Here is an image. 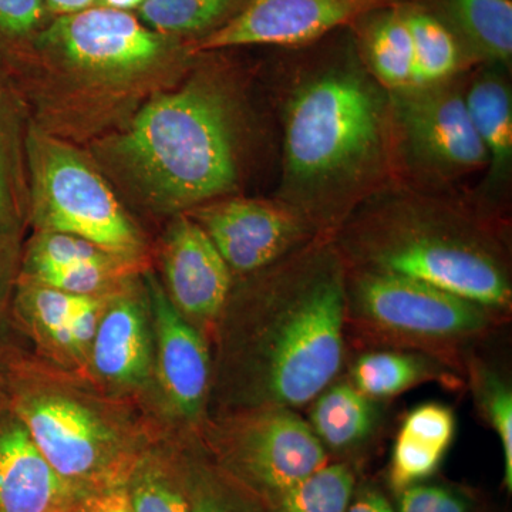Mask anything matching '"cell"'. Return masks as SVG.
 <instances>
[{"mask_svg": "<svg viewBox=\"0 0 512 512\" xmlns=\"http://www.w3.org/2000/svg\"><path fill=\"white\" fill-rule=\"evenodd\" d=\"M269 271L231 318L235 393L251 409L298 410L342 370L348 269L338 249L312 242Z\"/></svg>", "mask_w": 512, "mask_h": 512, "instance_id": "obj_1", "label": "cell"}, {"mask_svg": "<svg viewBox=\"0 0 512 512\" xmlns=\"http://www.w3.org/2000/svg\"><path fill=\"white\" fill-rule=\"evenodd\" d=\"M390 119V100L356 67L306 80L286 109L282 204L319 235L342 227L383 173Z\"/></svg>", "mask_w": 512, "mask_h": 512, "instance_id": "obj_2", "label": "cell"}, {"mask_svg": "<svg viewBox=\"0 0 512 512\" xmlns=\"http://www.w3.org/2000/svg\"><path fill=\"white\" fill-rule=\"evenodd\" d=\"M114 150L140 191L164 210L208 204L237 185L234 117L210 84L192 83L148 103Z\"/></svg>", "mask_w": 512, "mask_h": 512, "instance_id": "obj_3", "label": "cell"}, {"mask_svg": "<svg viewBox=\"0 0 512 512\" xmlns=\"http://www.w3.org/2000/svg\"><path fill=\"white\" fill-rule=\"evenodd\" d=\"M339 255L349 271L404 276L490 309L505 320L512 284L500 248L474 225L416 211H390L343 228Z\"/></svg>", "mask_w": 512, "mask_h": 512, "instance_id": "obj_4", "label": "cell"}, {"mask_svg": "<svg viewBox=\"0 0 512 512\" xmlns=\"http://www.w3.org/2000/svg\"><path fill=\"white\" fill-rule=\"evenodd\" d=\"M503 322L490 309L436 286L348 269L346 332L372 348L423 353L461 375L473 346Z\"/></svg>", "mask_w": 512, "mask_h": 512, "instance_id": "obj_5", "label": "cell"}, {"mask_svg": "<svg viewBox=\"0 0 512 512\" xmlns=\"http://www.w3.org/2000/svg\"><path fill=\"white\" fill-rule=\"evenodd\" d=\"M29 150L33 210L43 232L76 235L117 256L140 251L138 232L113 191L79 154L39 136Z\"/></svg>", "mask_w": 512, "mask_h": 512, "instance_id": "obj_6", "label": "cell"}, {"mask_svg": "<svg viewBox=\"0 0 512 512\" xmlns=\"http://www.w3.org/2000/svg\"><path fill=\"white\" fill-rule=\"evenodd\" d=\"M225 473L266 505L329 463V453L296 410L251 409L221 441Z\"/></svg>", "mask_w": 512, "mask_h": 512, "instance_id": "obj_7", "label": "cell"}, {"mask_svg": "<svg viewBox=\"0 0 512 512\" xmlns=\"http://www.w3.org/2000/svg\"><path fill=\"white\" fill-rule=\"evenodd\" d=\"M12 410L47 463L86 497L126 484L131 476L130 461L121 458L113 436L79 403L19 393Z\"/></svg>", "mask_w": 512, "mask_h": 512, "instance_id": "obj_8", "label": "cell"}, {"mask_svg": "<svg viewBox=\"0 0 512 512\" xmlns=\"http://www.w3.org/2000/svg\"><path fill=\"white\" fill-rule=\"evenodd\" d=\"M389 100L404 151L417 170L450 180L488 165L460 90L440 83L393 92Z\"/></svg>", "mask_w": 512, "mask_h": 512, "instance_id": "obj_9", "label": "cell"}, {"mask_svg": "<svg viewBox=\"0 0 512 512\" xmlns=\"http://www.w3.org/2000/svg\"><path fill=\"white\" fill-rule=\"evenodd\" d=\"M194 214L229 269L238 274L265 271L319 237L282 202L231 198L202 205Z\"/></svg>", "mask_w": 512, "mask_h": 512, "instance_id": "obj_10", "label": "cell"}, {"mask_svg": "<svg viewBox=\"0 0 512 512\" xmlns=\"http://www.w3.org/2000/svg\"><path fill=\"white\" fill-rule=\"evenodd\" d=\"M46 46L84 72L131 74L167 52V36L148 29L126 10L93 8L59 16L47 29Z\"/></svg>", "mask_w": 512, "mask_h": 512, "instance_id": "obj_11", "label": "cell"}, {"mask_svg": "<svg viewBox=\"0 0 512 512\" xmlns=\"http://www.w3.org/2000/svg\"><path fill=\"white\" fill-rule=\"evenodd\" d=\"M394 0H248L231 19L201 39L197 50L249 45L296 46Z\"/></svg>", "mask_w": 512, "mask_h": 512, "instance_id": "obj_12", "label": "cell"}, {"mask_svg": "<svg viewBox=\"0 0 512 512\" xmlns=\"http://www.w3.org/2000/svg\"><path fill=\"white\" fill-rule=\"evenodd\" d=\"M164 266L178 311L201 322L220 318L231 295L232 271L194 218H178L168 231Z\"/></svg>", "mask_w": 512, "mask_h": 512, "instance_id": "obj_13", "label": "cell"}, {"mask_svg": "<svg viewBox=\"0 0 512 512\" xmlns=\"http://www.w3.org/2000/svg\"><path fill=\"white\" fill-rule=\"evenodd\" d=\"M89 500L47 463L13 410L0 412V512H80Z\"/></svg>", "mask_w": 512, "mask_h": 512, "instance_id": "obj_14", "label": "cell"}, {"mask_svg": "<svg viewBox=\"0 0 512 512\" xmlns=\"http://www.w3.org/2000/svg\"><path fill=\"white\" fill-rule=\"evenodd\" d=\"M147 286L156 320L161 382L175 409L184 417L195 419L200 416L210 389L207 345L153 276L148 278Z\"/></svg>", "mask_w": 512, "mask_h": 512, "instance_id": "obj_15", "label": "cell"}, {"mask_svg": "<svg viewBox=\"0 0 512 512\" xmlns=\"http://www.w3.org/2000/svg\"><path fill=\"white\" fill-rule=\"evenodd\" d=\"M456 419L450 407L424 403L407 414L394 441L387 481L394 494L430 480L454 439Z\"/></svg>", "mask_w": 512, "mask_h": 512, "instance_id": "obj_16", "label": "cell"}, {"mask_svg": "<svg viewBox=\"0 0 512 512\" xmlns=\"http://www.w3.org/2000/svg\"><path fill=\"white\" fill-rule=\"evenodd\" d=\"M309 426L328 453L348 456L370 443L380 424V402L346 380L333 382L313 400Z\"/></svg>", "mask_w": 512, "mask_h": 512, "instance_id": "obj_17", "label": "cell"}, {"mask_svg": "<svg viewBox=\"0 0 512 512\" xmlns=\"http://www.w3.org/2000/svg\"><path fill=\"white\" fill-rule=\"evenodd\" d=\"M97 372L111 382L138 383L150 362L146 320L136 303H116L100 318L92 342Z\"/></svg>", "mask_w": 512, "mask_h": 512, "instance_id": "obj_18", "label": "cell"}, {"mask_svg": "<svg viewBox=\"0 0 512 512\" xmlns=\"http://www.w3.org/2000/svg\"><path fill=\"white\" fill-rule=\"evenodd\" d=\"M458 373L434 357L400 349L369 350L350 367L349 382L375 402L429 382H456Z\"/></svg>", "mask_w": 512, "mask_h": 512, "instance_id": "obj_19", "label": "cell"}, {"mask_svg": "<svg viewBox=\"0 0 512 512\" xmlns=\"http://www.w3.org/2000/svg\"><path fill=\"white\" fill-rule=\"evenodd\" d=\"M471 123L485 148L493 183L510 173L512 161V99L504 80L483 76L464 94Z\"/></svg>", "mask_w": 512, "mask_h": 512, "instance_id": "obj_20", "label": "cell"}, {"mask_svg": "<svg viewBox=\"0 0 512 512\" xmlns=\"http://www.w3.org/2000/svg\"><path fill=\"white\" fill-rule=\"evenodd\" d=\"M365 53L380 86L390 93L412 89L413 42L406 10L384 13L370 26Z\"/></svg>", "mask_w": 512, "mask_h": 512, "instance_id": "obj_21", "label": "cell"}, {"mask_svg": "<svg viewBox=\"0 0 512 512\" xmlns=\"http://www.w3.org/2000/svg\"><path fill=\"white\" fill-rule=\"evenodd\" d=\"M447 9L461 35L478 55L510 63L511 0H447Z\"/></svg>", "mask_w": 512, "mask_h": 512, "instance_id": "obj_22", "label": "cell"}, {"mask_svg": "<svg viewBox=\"0 0 512 512\" xmlns=\"http://www.w3.org/2000/svg\"><path fill=\"white\" fill-rule=\"evenodd\" d=\"M413 42V86L446 83L460 70L463 53L450 29L423 10H406Z\"/></svg>", "mask_w": 512, "mask_h": 512, "instance_id": "obj_23", "label": "cell"}, {"mask_svg": "<svg viewBox=\"0 0 512 512\" xmlns=\"http://www.w3.org/2000/svg\"><path fill=\"white\" fill-rule=\"evenodd\" d=\"M478 412L497 434L503 451V483L512 491V389L507 376L490 363L470 355L464 366Z\"/></svg>", "mask_w": 512, "mask_h": 512, "instance_id": "obj_24", "label": "cell"}, {"mask_svg": "<svg viewBox=\"0 0 512 512\" xmlns=\"http://www.w3.org/2000/svg\"><path fill=\"white\" fill-rule=\"evenodd\" d=\"M357 484L352 463L329 461L266 507L269 512H346Z\"/></svg>", "mask_w": 512, "mask_h": 512, "instance_id": "obj_25", "label": "cell"}, {"mask_svg": "<svg viewBox=\"0 0 512 512\" xmlns=\"http://www.w3.org/2000/svg\"><path fill=\"white\" fill-rule=\"evenodd\" d=\"M234 3L235 0H146L138 8V15L148 29L160 35H185L220 25Z\"/></svg>", "mask_w": 512, "mask_h": 512, "instance_id": "obj_26", "label": "cell"}, {"mask_svg": "<svg viewBox=\"0 0 512 512\" xmlns=\"http://www.w3.org/2000/svg\"><path fill=\"white\" fill-rule=\"evenodd\" d=\"M87 298L89 296L73 295L25 281L19 295V306L23 316L32 320L37 329L47 333L57 345L66 348L70 320Z\"/></svg>", "mask_w": 512, "mask_h": 512, "instance_id": "obj_27", "label": "cell"}, {"mask_svg": "<svg viewBox=\"0 0 512 512\" xmlns=\"http://www.w3.org/2000/svg\"><path fill=\"white\" fill-rule=\"evenodd\" d=\"M110 254L87 239L63 232H43L36 238L26 258V278L42 272L82 264H103L116 261Z\"/></svg>", "mask_w": 512, "mask_h": 512, "instance_id": "obj_28", "label": "cell"}, {"mask_svg": "<svg viewBox=\"0 0 512 512\" xmlns=\"http://www.w3.org/2000/svg\"><path fill=\"white\" fill-rule=\"evenodd\" d=\"M191 512H269L264 501L225 471H205L191 484Z\"/></svg>", "mask_w": 512, "mask_h": 512, "instance_id": "obj_29", "label": "cell"}, {"mask_svg": "<svg viewBox=\"0 0 512 512\" xmlns=\"http://www.w3.org/2000/svg\"><path fill=\"white\" fill-rule=\"evenodd\" d=\"M397 512H487L484 504L460 485L423 481L396 493Z\"/></svg>", "mask_w": 512, "mask_h": 512, "instance_id": "obj_30", "label": "cell"}, {"mask_svg": "<svg viewBox=\"0 0 512 512\" xmlns=\"http://www.w3.org/2000/svg\"><path fill=\"white\" fill-rule=\"evenodd\" d=\"M127 493L133 512H191V484L158 471L137 474Z\"/></svg>", "mask_w": 512, "mask_h": 512, "instance_id": "obj_31", "label": "cell"}, {"mask_svg": "<svg viewBox=\"0 0 512 512\" xmlns=\"http://www.w3.org/2000/svg\"><path fill=\"white\" fill-rule=\"evenodd\" d=\"M116 261L103 264H82L53 269L42 274L26 278V281L49 286L73 295L94 296L103 289L116 272Z\"/></svg>", "mask_w": 512, "mask_h": 512, "instance_id": "obj_32", "label": "cell"}, {"mask_svg": "<svg viewBox=\"0 0 512 512\" xmlns=\"http://www.w3.org/2000/svg\"><path fill=\"white\" fill-rule=\"evenodd\" d=\"M45 0H0V32L28 35L42 22Z\"/></svg>", "mask_w": 512, "mask_h": 512, "instance_id": "obj_33", "label": "cell"}, {"mask_svg": "<svg viewBox=\"0 0 512 512\" xmlns=\"http://www.w3.org/2000/svg\"><path fill=\"white\" fill-rule=\"evenodd\" d=\"M100 311L99 299L89 296L70 320L66 335V349L82 352L83 349L92 345L100 322Z\"/></svg>", "mask_w": 512, "mask_h": 512, "instance_id": "obj_34", "label": "cell"}, {"mask_svg": "<svg viewBox=\"0 0 512 512\" xmlns=\"http://www.w3.org/2000/svg\"><path fill=\"white\" fill-rule=\"evenodd\" d=\"M346 512H397L387 495L373 484H357Z\"/></svg>", "mask_w": 512, "mask_h": 512, "instance_id": "obj_35", "label": "cell"}, {"mask_svg": "<svg viewBox=\"0 0 512 512\" xmlns=\"http://www.w3.org/2000/svg\"><path fill=\"white\" fill-rule=\"evenodd\" d=\"M86 512H133L126 484L94 494L86 504Z\"/></svg>", "mask_w": 512, "mask_h": 512, "instance_id": "obj_36", "label": "cell"}, {"mask_svg": "<svg viewBox=\"0 0 512 512\" xmlns=\"http://www.w3.org/2000/svg\"><path fill=\"white\" fill-rule=\"evenodd\" d=\"M47 8L59 16L72 15L97 6V0H45Z\"/></svg>", "mask_w": 512, "mask_h": 512, "instance_id": "obj_37", "label": "cell"}, {"mask_svg": "<svg viewBox=\"0 0 512 512\" xmlns=\"http://www.w3.org/2000/svg\"><path fill=\"white\" fill-rule=\"evenodd\" d=\"M10 221V198L2 157H0V231L8 227Z\"/></svg>", "mask_w": 512, "mask_h": 512, "instance_id": "obj_38", "label": "cell"}, {"mask_svg": "<svg viewBox=\"0 0 512 512\" xmlns=\"http://www.w3.org/2000/svg\"><path fill=\"white\" fill-rule=\"evenodd\" d=\"M146 0H97V6H104V8L130 10L140 8Z\"/></svg>", "mask_w": 512, "mask_h": 512, "instance_id": "obj_39", "label": "cell"}, {"mask_svg": "<svg viewBox=\"0 0 512 512\" xmlns=\"http://www.w3.org/2000/svg\"><path fill=\"white\" fill-rule=\"evenodd\" d=\"M80 512H86V507H84V508H83V510H82V511H80Z\"/></svg>", "mask_w": 512, "mask_h": 512, "instance_id": "obj_40", "label": "cell"}]
</instances>
